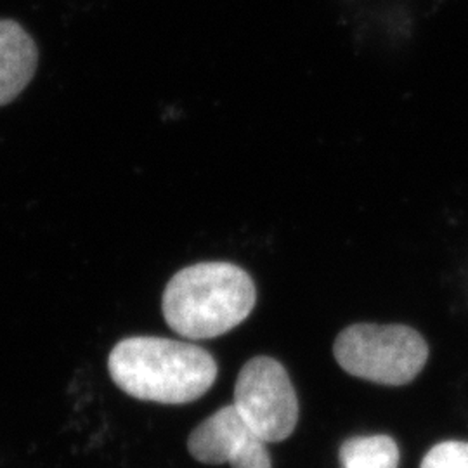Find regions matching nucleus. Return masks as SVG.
<instances>
[{
  "mask_svg": "<svg viewBox=\"0 0 468 468\" xmlns=\"http://www.w3.org/2000/svg\"><path fill=\"white\" fill-rule=\"evenodd\" d=\"M257 290L250 276L229 262H201L181 269L164 292L168 326L189 340L216 338L250 316Z\"/></svg>",
  "mask_w": 468,
  "mask_h": 468,
  "instance_id": "2",
  "label": "nucleus"
},
{
  "mask_svg": "<svg viewBox=\"0 0 468 468\" xmlns=\"http://www.w3.org/2000/svg\"><path fill=\"white\" fill-rule=\"evenodd\" d=\"M108 369L125 394L160 404L197 401L218 378V363L210 352L160 336L118 342L108 357Z\"/></svg>",
  "mask_w": 468,
  "mask_h": 468,
  "instance_id": "1",
  "label": "nucleus"
},
{
  "mask_svg": "<svg viewBox=\"0 0 468 468\" xmlns=\"http://www.w3.org/2000/svg\"><path fill=\"white\" fill-rule=\"evenodd\" d=\"M338 365L352 377L380 385L410 384L429 359L423 336L402 324H354L336 336Z\"/></svg>",
  "mask_w": 468,
  "mask_h": 468,
  "instance_id": "3",
  "label": "nucleus"
},
{
  "mask_svg": "<svg viewBox=\"0 0 468 468\" xmlns=\"http://www.w3.org/2000/svg\"><path fill=\"white\" fill-rule=\"evenodd\" d=\"M342 468H398L399 448L388 435L347 439L340 448Z\"/></svg>",
  "mask_w": 468,
  "mask_h": 468,
  "instance_id": "7",
  "label": "nucleus"
},
{
  "mask_svg": "<svg viewBox=\"0 0 468 468\" xmlns=\"http://www.w3.org/2000/svg\"><path fill=\"white\" fill-rule=\"evenodd\" d=\"M233 406L266 442H282L299 421V399L283 365L268 356L250 359L238 375Z\"/></svg>",
  "mask_w": 468,
  "mask_h": 468,
  "instance_id": "4",
  "label": "nucleus"
},
{
  "mask_svg": "<svg viewBox=\"0 0 468 468\" xmlns=\"http://www.w3.org/2000/svg\"><path fill=\"white\" fill-rule=\"evenodd\" d=\"M38 50L34 38L13 19H0V106L9 104L34 79Z\"/></svg>",
  "mask_w": 468,
  "mask_h": 468,
  "instance_id": "6",
  "label": "nucleus"
},
{
  "mask_svg": "<svg viewBox=\"0 0 468 468\" xmlns=\"http://www.w3.org/2000/svg\"><path fill=\"white\" fill-rule=\"evenodd\" d=\"M420 468H468V442L446 441L435 444Z\"/></svg>",
  "mask_w": 468,
  "mask_h": 468,
  "instance_id": "8",
  "label": "nucleus"
},
{
  "mask_svg": "<svg viewBox=\"0 0 468 468\" xmlns=\"http://www.w3.org/2000/svg\"><path fill=\"white\" fill-rule=\"evenodd\" d=\"M268 442L238 413L233 404L220 408L200 423L187 441L195 460L231 468H272Z\"/></svg>",
  "mask_w": 468,
  "mask_h": 468,
  "instance_id": "5",
  "label": "nucleus"
}]
</instances>
